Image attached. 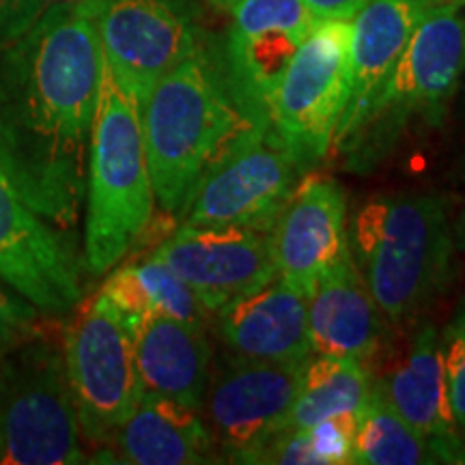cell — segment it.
<instances>
[{"label": "cell", "mask_w": 465, "mask_h": 465, "mask_svg": "<svg viewBox=\"0 0 465 465\" xmlns=\"http://www.w3.org/2000/svg\"><path fill=\"white\" fill-rule=\"evenodd\" d=\"M102 69L89 0L54 7L0 50V166L28 205L65 232L86 194Z\"/></svg>", "instance_id": "1"}, {"label": "cell", "mask_w": 465, "mask_h": 465, "mask_svg": "<svg viewBox=\"0 0 465 465\" xmlns=\"http://www.w3.org/2000/svg\"><path fill=\"white\" fill-rule=\"evenodd\" d=\"M141 119L155 201L177 216L201 174L259 125L232 97L224 72L203 44L151 86Z\"/></svg>", "instance_id": "2"}, {"label": "cell", "mask_w": 465, "mask_h": 465, "mask_svg": "<svg viewBox=\"0 0 465 465\" xmlns=\"http://www.w3.org/2000/svg\"><path fill=\"white\" fill-rule=\"evenodd\" d=\"M349 248L377 308L394 325L411 322L452 281L455 237L435 194L371 199L353 218Z\"/></svg>", "instance_id": "3"}, {"label": "cell", "mask_w": 465, "mask_h": 465, "mask_svg": "<svg viewBox=\"0 0 465 465\" xmlns=\"http://www.w3.org/2000/svg\"><path fill=\"white\" fill-rule=\"evenodd\" d=\"M153 209L141 100L104 58L86 174V270L95 276L113 270L147 232Z\"/></svg>", "instance_id": "4"}, {"label": "cell", "mask_w": 465, "mask_h": 465, "mask_svg": "<svg viewBox=\"0 0 465 465\" xmlns=\"http://www.w3.org/2000/svg\"><path fill=\"white\" fill-rule=\"evenodd\" d=\"M63 347L39 336L0 358V465L84 463Z\"/></svg>", "instance_id": "5"}, {"label": "cell", "mask_w": 465, "mask_h": 465, "mask_svg": "<svg viewBox=\"0 0 465 465\" xmlns=\"http://www.w3.org/2000/svg\"><path fill=\"white\" fill-rule=\"evenodd\" d=\"M465 69V15L461 9H433L407 39L391 78L369 119L341 153L366 164L397 143L410 119L438 124Z\"/></svg>", "instance_id": "6"}, {"label": "cell", "mask_w": 465, "mask_h": 465, "mask_svg": "<svg viewBox=\"0 0 465 465\" xmlns=\"http://www.w3.org/2000/svg\"><path fill=\"white\" fill-rule=\"evenodd\" d=\"M61 336L83 438L106 444L143 397L132 322L102 291L74 308Z\"/></svg>", "instance_id": "7"}, {"label": "cell", "mask_w": 465, "mask_h": 465, "mask_svg": "<svg viewBox=\"0 0 465 465\" xmlns=\"http://www.w3.org/2000/svg\"><path fill=\"white\" fill-rule=\"evenodd\" d=\"M351 20H322L300 44L274 95L270 127L302 173L332 147L347 104Z\"/></svg>", "instance_id": "8"}, {"label": "cell", "mask_w": 465, "mask_h": 465, "mask_svg": "<svg viewBox=\"0 0 465 465\" xmlns=\"http://www.w3.org/2000/svg\"><path fill=\"white\" fill-rule=\"evenodd\" d=\"M300 174L274 130L252 125L201 174L182 212L183 224L272 232Z\"/></svg>", "instance_id": "9"}, {"label": "cell", "mask_w": 465, "mask_h": 465, "mask_svg": "<svg viewBox=\"0 0 465 465\" xmlns=\"http://www.w3.org/2000/svg\"><path fill=\"white\" fill-rule=\"evenodd\" d=\"M306 360L261 362L232 356L207 383L203 407L216 444L237 463L259 452L287 429Z\"/></svg>", "instance_id": "10"}, {"label": "cell", "mask_w": 465, "mask_h": 465, "mask_svg": "<svg viewBox=\"0 0 465 465\" xmlns=\"http://www.w3.org/2000/svg\"><path fill=\"white\" fill-rule=\"evenodd\" d=\"M0 281L48 317L83 302V281L67 232L39 216L0 166Z\"/></svg>", "instance_id": "11"}, {"label": "cell", "mask_w": 465, "mask_h": 465, "mask_svg": "<svg viewBox=\"0 0 465 465\" xmlns=\"http://www.w3.org/2000/svg\"><path fill=\"white\" fill-rule=\"evenodd\" d=\"M149 257L182 278L209 312L278 278L272 232L246 226L182 224Z\"/></svg>", "instance_id": "12"}, {"label": "cell", "mask_w": 465, "mask_h": 465, "mask_svg": "<svg viewBox=\"0 0 465 465\" xmlns=\"http://www.w3.org/2000/svg\"><path fill=\"white\" fill-rule=\"evenodd\" d=\"M226 39V83L254 124L270 127L274 95L300 44L319 22L304 0H240Z\"/></svg>", "instance_id": "13"}, {"label": "cell", "mask_w": 465, "mask_h": 465, "mask_svg": "<svg viewBox=\"0 0 465 465\" xmlns=\"http://www.w3.org/2000/svg\"><path fill=\"white\" fill-rule=\"evenodd\" d=\"M104 58L138 100L199 48V33L174 0H89Z\"/></svg>", "instance_id": "14"}, {"label": "cell", "mask_w": 465, "mask_h": 465, "mask_svg": "<svg viewBox=\"0 0 465 465\" xmlns=\"http://www.w3.org/2000/svg\"><path fill=\"white\" fill-rule=\"evenodd\" d=\"M347 199L339 182L312 177L298 183L272 229L278 276L311 295L315 282L349 246Z\"/></svg>", "instance_id": "15"}, {"label": "cell", "mask_w": 465, "mask_h": 465, "mask_svg": "<svg viewBox=\"0 0 465 465\" xmlns=\"http://www.w3.org/2000/svg\"><path fill=\"white\" fill-rule=\"evenodd\" d=\"M433 11L427 0H371L353 15L347 104L332 147L342 151L369 119L418 22Z\"/></svg>", "instance_id": "16"}, {"label": "cell", "mask_w": 465, "mask_h": 465, "mask_svg": "<svg viewBox=\"0 0 465 465\" xmlns=\"http://www.w3.org/2000/svg\"><path fill=\"white\" fill-rule=\"evenodd\" d=\"M383 315L360 274L351 248L319 274L308 295V332L317 356L351 358L366 369L377 358Z\"/></svg>", "instance_id": "17"}, {"label": "cell", "mask_w": 465, "mask_h": 465, "mask_svg": "<svg viewBox=\"0 0 465 465\" xmlns=\"http://www.w3.org/2000/svg\"><path fill=\"white\" fill-rule=\"evenodd\" d=\"M373 386L407 424L465 463V441L450 410L441 334L435 325H420L403 356L392 360L383 375L373 377Z\"/></svg>", "instance_id": "18"}, {"label": "cell", "mask_w": 465, "mask_h": 465, "mask_svg": "<svg viewBox=\"0 0 465 465\" xmlns=\"http://www.w3.org/2000/svg\"><path fill=\"white\" fill-rule=\"evenodd\" d=\"M218 332L232 356L261 362L311 358L308 295L281 276L218 311Z\"/></svg>", "instance_id": "19"}, {"label": "cell", "mask_w": 465, "mask_h": 465, "mask_svg": "<svg viewBox=\"0 0 465 465\" xmlns=\"http://www.w3.org/2000/svg\"><path fill=\"white\" fill-rule=\"evenodd\" d=\"M132 339L143 392L201 411L212 360L205 325L164 312H144L132 322Z\"/></svg>", "instance_id": "20"}, {"label": "cell", "mask_w": 465, "mask_h": 465, "mask_svg": "<svg viewBox=\"0 0 465 465\" xmlns=\"http://www.w3.org/2000/svg\"><path fill=\"white\" fill-rule=\"evenodd\" d=\"M106 444L116 461L132 465H194L213 459L216 441L201 411L179 401L143 392L132 414Z\"/></svg>", "instance_id": "21"}, {"label": "cell", "mask_w": 465, "mask_h": 465, "mask_svg": "<svg viewBox=\"0 0 465 465\" xmlns=\"http://www.w3.org/2000/svg\"><path fill=\"white\" fill-rule=\"evenodd\" d=\"M351 463L418 465L459 461L446 446L407 424L373 386L356 418Z\"/></svg>", "instance_id": "22"}, {"label": "cell", "mask_w": 465, "mask_h": 465, "mask_svg": "<svg viewBox=\"0 0 465 465\" xmlns=\"http://www.w3.org/2000/svg\"><path fill=\"white\" fill-rule=\"evenodd\" d=\"M373 388V373L351 358H308L287 429L306 431L339 414H360Z\"/></svg>", "instance_id": "23"}, {"label": "cell", "mask_w": 465, "mask_h": 465, "mask_svg": "<svg viewBox=\"0 0 465 465\" xmlns=\"http://www.w3.org/2000/svg\"><path fill=\"white\" fill-rule=\"evenodd\" d=\"M100 291L130 322L144 312H164L183 322L205 325L209 315L194 291L153 257L116 267Z\"/></svg>", "instance_id": "24"}, {"label": "cell", "mask_w": 465, "mask_h": 465, "mask_svg": "<svg viewBox=\"0 0 465 465\" xmlns=\"http://www.w3.org/2000/svg\"><path fill=\"white\" fill-rule=\"evenodd\" d=\"M441 353L452 416L459 431L465 433V300L459 302L441 332Z\"/></svg>", "instance_id": "25"}, {"label": "cell", "mask_w": 465, "mask_h": 465, "mask_svg": "<svg viewBox=\"0 0 465 465\" xmlns=\"http://www.w3.org/2000/svg\"><path fill=\"white\" fill-rule=\"evenodd\" d=\"M42 315L44 312L31 304L25 295L0 284V358L11 349L44 336L42 325H39Z\"/></svg>", "instance_id": "26"}, {"label": "cell", "mask_w": 465, "mask_h": 465, "mask_svg": "<svg viewBox=\"0 0 465 465\" xmlns=\"http://www.w3.org/2000/svg\"><path fill=\"white\" fill-rule=\"evenodd\" d=\"M356 418V414H339L306 429L308 441L322 459V465L351 463Z\"/></svg>", "instance_id": "27"}, {"label": "cell", "mask_w": 465, "mask_h": 465, "mask_svg": "<svg viewBox=\"0 0 465 465\" xmlns=\"http://www.w3.org/2000/svg\"><path fill=\"white\" fill-rule=\"evenodd\" d=\"M74 3H80V0H15L14 14H11L9 25L5 28V35H3V48H7V45L14 44L15 39H20L22 35L31 31V28L37 25L48 11H52L54 7H61V5H74Z\"/></svg>", "instance_id": "28"}, {"label": "cell", "mask_w": 465, "mask_h": 465, "mask_svg": "<svg viewBox=\"0 0 465 465\" xmlns=\"http://www.w3.org/2000/svg\"><path fill=\"white\" fill-rule=\"evenodd\" d=\"M317 20H353L371 0H304Z\"/></svg>", "instance_id": "29"}, {"label": "cell", "mask_w": 465, "mask_h": 465, "mask_svg": "<svg viewBox=\"0 0 465 465\" xmlns=\"http://www.w3.org/2000/svg\"><path fill=\"white\" fill-rule=\"evenodd\" d=\"M15 0H0V48H3V35L9 25V17L14 14Z\"/></svg>", "instance_id": "30"}, {"label": "cell", "mask_w": 465, "mask_h": 465, "mask_svg": "<svg viewBox=\"0 0 465 465\" xmlns=\"http://www.w3.org/2000/svg\"><path fill=\"white\" fill-rule=\"evenodd\" d=\"M431 9H461L465 0H427Z\"/></svg>", "instance_id": "31"}, {"label": "cell", "mask_w": 465, "mask_h": 465, "mask_svg": "<svg viewBox=\"0 0 465 465\" xmlns=\"http://www.w3.org/2000/svg\"><path fill=\"white\" fill-rule=\"evenodd\" d=\"M209 5H213V7L223 9V11H232L240 5V0H207Z\"/></svg>", "instance_id": "32"}, {"label": "cell", "mask_w": 465, "mask_h": 465, "mask_svg": "<svg viewBox=\"0 0 465 465\" xmlns=\"http://www.w3.org/2000/svg\"><path fill=\"white\" fill-rule=\"evenodd\" d=\"M457 237H459V243H461V248L465 250V212L461 213V220H459Z\"/></svg>", "instance_id": "33"}]
</instances>
